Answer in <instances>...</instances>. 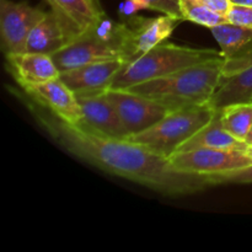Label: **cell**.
<instances>
[{
    "instance_id": "23",
    "label": "cell",
    "mask_w": 252,
    "mask_h": 252,
    "mask_svg": "<svg viewBox=\"0 0 252 252\" xmlns=\"http://www.w3.org/2000/svg\"><path fill=\"white\" fill-rule=\"evenodd\" d=\"M226 21L238 26L252 29V6L251 5H231L225 15Z\"/></svg>"
},
{
    "instance_id": "16",
    "label": "cell",
    "mask_w": 252,
    "mask_h": 252,
    "mask_svg": "<svg viewBox=\"0 0 252 252\" xmlns=\"http://www.w3.org/2000/svg\"><path fill=\"white\" fill-rule=\"evenodd\" d=\"M248 144L241 142L238 138L231 135L225 128L221 126L219 112L213 120L189 138L186 143L177 149V152H187V150L201 149V148H211V149H240L245 150Z\"/></svg>"
},
{
    "instance_id": "28",
    "label": "cell",
    "mask_w": 252,
    "mask_h": 252,
    "mask_svg": "<svg viewBox=\"0 0 252 252\" xmlns=\"http://www.w3.org/2000/svg\"><path fill=\"white\" fill-rule=\"evenodd\" d=\"M245 143H246V144H248V145H252V127H251L250 132H249V134L246 135Z\"/></svg>"
},
{
    "instance_id": "11",
    "label": "cell",
    "mask_w": 252,
    "mask_h": 252,
    "mask_svg": "<svg viewBox=\"0 0 252 252\" xmlns=\"http://www.w3.org/2000/svg\"><path fill=\"white\" fill-rule=\"evenodd\" d=\"M125 64L123 59L96 62L62 71L59 78L76 96L102 94L110 89L116 74Z\"/></svg>"
},
{
    "instance_id": "1",
    "label": "cell",
    "mask_w": 252,
    "mask_h": 252,
    "mask_svg": "<svg viewBox=\"0 0 252 252\" xmlns=\"http://www.w3.org/2000/svg\"><path fill=\"white\" fill-rule=\"evenodd\" d=\"M21 98L39 125L62 148L108 174L171 197L197 193L214 186L209 176L176 171L166 158L140 144L94 134L61 120L27 96L22 95Z\"/></svg>"
},
{
    "instance_id": "29",
    "label": "cell",
    "mask_w": 252,
    "mask_h": 252,
    "mask_svg": "<svg viewBox=\"0 0 252 252\" xmlns=\"http://www.w3.org/2000/svg\"><path fill=\"white\" fill-rule=\"evenodd\" d=\"M245 152H246V154H249L252 158V145H248L245 149Z\"/></svg>"
},
{
    "instance_id": "4",
    "label": "cell",
    "mask_w": 252,
    "mask_h": 252,
    "mask_svg": "<svg viewBox=\"0 0 252 252\" xmlns=\"http://www.w3.org/2000/svg\"><path fill=\"white\" fill-rule=\"evenodd\" d=\"M221 57L220 51L213 48H192L165 41L144 56L126 63L116 74L110 89H127L135 84L169 75L181 69Z\"/></svg>"
},
{
    "instance_id": "5",
    "label": "cell",
    "mask_w": 252,
    "mask_h": 252,
    "mask_svg": "<svg viewBox=\"0 0 252 252\" xmlns=\"http://www.w3.org/2000/svg\"><path fill=\"white\" fill-rule=\"evenodd\" d=\"M216 115L217 110L209 103L180 108L170 112L149 129L129 135L126 139L167 159L184 143L206 127Z\"/></svg>"
},
{
    "instance_id": "21",
    "label": "cell",
    "mask_w": 252,
    "mask_h": 252,
    "mask_svg": "<svg viewBox=\"0 0 252 252\" xmlns=\"http://www.w3.org/2000/svg\"><path fill=\"white\" fill-rule=\"evenodd\" d=\"M252 65V39L245 46L241 47L235 54L224 59L223 79L233 76Z\"/></svg>"
},
{
    "instance_id": "20",
    "label": "cell",
    "mask_w": 252,
    "mask_h": 252,
    "mask_svg": "<svg viewBox=\"0 0 252 252\" xmlns=\"http://www.w3.org/2000/svg\"><path fill=\"white\" fill-rule=\"evenodd\" d=\"M180 9L185 21H191L199 26L212 29L226 22L224 15L207 7L201 0H180Z\"/></svg>"
},
{
    "instance_id": "3",
    "label": "cell",
    "mask_w": 252,
    "mask_h": 252,
    "mask_svg": "<svg viewBox=\"0 0 252 252\" xmlns=\"http://www.w3.org/2000/svg\"><path fill=\"white\" fill-rule=\"evenodd\" d=\"M128 26L118 24L105 14L89 31L52 56L59 71L96 62L123 59L127 63Z\"/></svg>"
},
{
    "instance_id": "7",
    "label": "cell",
    "mask_w": 252,
    "mask_h": 252,
    "mask_svg": "<svg viewBox=\"0 0 252 252\" xmlns=\"http://www.w3.org/2000/svg\"><path fill=\"white\" fill-rule=\"evenodd\" d=\"M112 103L127 137L149 129L174 110L127 89H107L103 93Z\"/></svg>"
},
{
    "instance_id": "24",
    "label": "cell",
    "mask_w": 252,
    "mask_h": 252,
    "mask_svg": "<svg viewBox=\"0 0 252 252\" xmlns=\"http://www.w3.org/2000/svg\"><path fill=\"white\" fill-rule=\"evenodd\" d=\"M145 1L150 5V9L154 10V11H159L165 15H171V16L184 20L181 9H180V0H145Z\"/></svg>"
},
{
    "instance_id": "2",
    "label": "cell",
    "mask_w": 252,
    "mask_h": 252,
    "mask_svg": "<svg viewBox=\"0 0 252 252\" xmlns=\"http://www.w3.org/2000/svg\"><path fill=\"white\" fill-rule=\"evenodd\" d=\"M224 58L212 59L127 88L171 110L207 105L223 78Z\"/></svg>"
},
{
    "instance_id": "9",
    "label": "cell",
    "mask_w": 252,
    "mask_h": 252,
    "mask_svg": "<svg viewBox=\"0 0 252 252\" xmlns=\"http://www.w3.org/2000/svg\"><path fill=\"white\" fill-rule=\"evenodd\" d=\"M184 20L171 15L162 14L158 17H127L128 26L127 63L135 61L139 57L166 41Z\"/></svg>"
},
{
    "instance_id": "15",
    "label": "cell",
    "mask_w": 252,
    "mask_h": 252,
    "mask_svg": "<svg viewBox=\"0 0 252 252\" xmlns=\"http://www.w3.org/2000/svg\"><path fill=\"white\" fill-rule=\"evenodd\" d=\"M69 43L58 19L52 11L46 12L27 36L24 51L53 56Z\"/></svg>"
},
{
    "instance_id": "6",
    "label": "cell",
    "mask_w": 252,
    "mask_h": 252,
    "mask_svg": "<svg viewBox=\"0 0 252 252\" xmlns=\"http://www.w3.org/2000/svg\"><path fill=\"white\" fill-rule=\"evenodd\" d=\"M170 166L184 174L218 176L252 165V158L240 149H201L176 152L167 158Z\"/></svg>"
},
{
    "instance_id": "22",
    "label": "cell",
    "mask_w": 252,
    "mask_h": 252,
    "mask_svg": "<svg viewBox=\"0 0 252 252\" xmlns=\"http://www.w3.org/2000/svg\"><path fill=\"white\" fill-rule=\"evenodd\" d=\"M209 179L214 186L223 184H252V165L228 172V174L209 176Z\"/></svg>"
},
{
    "instance_id": "8",
    "label": "cell",
    "mask_w": 252,
    "mask_h": 252,
    "mask_svg": "<svg viewBox=\"0 0 252 252\" xmlns=\"http://www.w3.org/2000/svg\"><path fill=\"white\" fill-rule=\"evenodd\" d=\"M47 11L25 1L1 0L0 37L5 56L24 51L27 36Z\"/></svg>"
},
{
    "instance_id": "18",
    "label": "cell",
    "mask_w": 252,
    "mask_h": 252,
    "mask_svg": "<svg viewBox=\"0 0 252 252\" xmlns=\"http://www.w3.org/2000/svg\"><path fill=\"white\" fill-rule=\"evenodd\" d=\"M218 112L221 126L231 135L245 142L252 127V103H233Z\"/></svg>"
},
{
    "instance_id": "19",
    "label": "cell",
    "mask_w": 252,
    "mask_h": 252,
    "mask_svg": "<svg viewBox=\"0 0 252 252\" xmlns=\"http://www.w3.org/2000/svg\"><path fill=\"white\" fill-rule=\"evenodd\" d=\"M209 30L216 41L218 42L224 59L235 54L241 47L252 39V29L238 26L228 21Z\"/></svg>"
},
{
    "instance_id": "17",
    "label": "cell",
    "mask_w": 252,
    "mask_h": 252,
    "mask_svg": "<svg viewBox=\"0 0 252 252\" xmlns=\"http://www.w3.org/2000/svg\"><path fill=\"white\" fill-rule=\"evenodd\" d=\"M233 103H252V65L235 75L223 79L209 105L219 111Z\"/></svg>"
},
{
    "instance_id": "14",
    "label": "cell",
    "mask_w": 252,
    "mask_h": 252,
    "mask_svg": "<svg viewBox=\"0 0 252 252\" xmlns=\"http://www.w3.org/2000/svg\"><path fill=\"white\" fill-rule=\"evenodd\" d=\"M6 62L19 86L46 83L61 75L53 58L48 54L20 52L6 56Z\"/></svg>"
},
{
    "instance_id": "12",
    "label": "cell",
    "mask_w": 252,
    "mask_h": 252,
    "mask_svg": "<svg viewBox=\"0 0 252 252\" xmlns=\"http://www.w3.org/2000/svg\"><path fill=\"white\" fill-rule=\"evenodd\" d=\"M83 118L78 127L84 130L108 138L126 139L127 132L112 103L102 94L76 96Z\"/></svg>"
},
{
    "instance_id": "10",
    "label": "cell",
    "mask_w": 252,
    "mask_h": 252,
    "mask_svg": "<svg viewBox=\"0 0 252 252\" xmlns=\"http://www.w3.org/2000/svg\"><path fill=\"white\" fill-rule=\"evenodd\" d=\"M22 94L41 105L61 120L74 126L80 125L83 112L75 94L64 84L61 78L36 84L20 86Z\"/></svg>"
},
{
    "instance_id": "27",
    "label": "cell",
    "mask_w": 252,
    "mask_h": 252,
    "mask_svg": "<svg viewBox=\"0 0 252 252\" xmlns=\"http://www.w3.org/2000/svg\"><path fill=\"white\" fill-rule=\"evenodd\" d=\"M231 4L235 5H251L252 6V0H230Z\"/></svg>"
},
{
    "instance_id": "13",
    "label": "cell",
    "mask_w": 252,
    "mask_h": 252,
    "mask_svg": "<svg viewBox=\"0 0 252 252\" xmlns=\"http://www.w3.org/2000/svg\"><path fill=\"white\" fill-rule=\"evenodd\" d=\"M69 42L91 29L105 12L98 0H46Z\"/></svg>"
},
{
    "instance_id": "26",
    "label": "cell",
    "mask_w": 252,
    "mask_h": 252,
    "mask_svg": "<svg viewBox=\"0 0 252 252\" xmlns=\"http://www.w3.org/2000/svg\"><path fill=\"white\" fill-rule=\"evenodd\" d=\"M207 7H209L213 11L218 12V14L224 15L225 16L228 14V11L231 7V1L230 0H201Z\"/></svg>"
},
{
    "instance_id": "25",
    "label": "cell",
    "mask_w": 252,
    "mask_h": 252,
    "mask_svg": "<svg viewBox=\"0 0 252 252\" xmlns=\"http://www.w3.org/2000/svg\"><path fill=\"white\" fill-rule=\"evenodd\" d=\"M145 9H150V5L145 0H125L120 6V14L127 19L137 15L140 10Z\"/></svg>"
}]
</instances>
